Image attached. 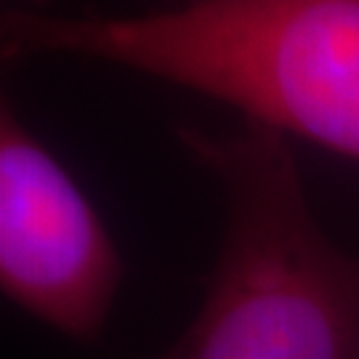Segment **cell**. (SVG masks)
<instances>
[{
	"label": "cell",
	"mask_w": 359,
	"mask_h": 359,
	"mask_svg": "<svg viewBox=\"0 0 359 359\" xmlns=\"http://www.w3.org/2000/svg\"><path fill=\"white\" fill-rule=\"evenodd\" d=\"M8 53H75L237 107L359 160V0H187L139 16L11 13Z\"/></svg>",
	"instance_id": "1"
},
{
	"label": "cell",
	"mask_w": 359,
	"mask_h": 359,
	"mask_svg": "<svg viewBox=\"0 0 359 359\" xmlns=\"http://www.w3.org/2000/svg\"><path fill=\"white\" fill-rule=\"evenodd\" d=\"M216 176L224 234L187 330L144 359H359V261L322 229L277 130H184Z\"/></svg>",
	"instance_id": "2"
},
{
	"label": "cell",
	"mask_w": 359,
	"mask_h": 359,
	"mask_svg": "<svg viewBox=\"0 0 359 359\" xmlns=\"http://www.w3.org/2000/svg\"><path fill=\"white\" fill-rule=\"evenodd\" d=\"M123 261L96 208L62 163L3 104L0 285L8 301L72 341H96Z\"/></svg>",
	"instance_id": "3"
}]
</instances>
